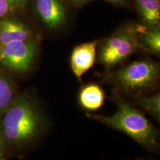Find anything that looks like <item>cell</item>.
<instances>
[{
  "label": "cell",
  "instance_id": "6da1fadb",
  "mask_svg": "<svg viewBox=\"0 0 160 160\" xmlns=\"http://www.w3.org/2000/svg\"><path fill=\"white\" fill-rule=\"evenodd\" d=\"M118 109L107 116L87 113L88 118L97 120L111 129L121 132L150 151L158 147L159 132L144 114L120 97L114 98Z\"/></svg>",
  "mask_w": 160,
  "mask_h": 160
},
{
  "label": "cell",
  "instance_id": "7a4b0ae2",
  "mask_svg": "<svg viewBox=\"0 0 160 160\" xmlns=\"http://www.w3.org/2000/svg\"><path fill=\"white\" fill-rule=\"evenodd\" d=\"M42 125L40 114L34 105L26 98H22L14 104L3 120L6 138L16 142L33 139L40 132Z\"/></svg>",
  "mask_w": 160,
  "mask_h": 160
},
{
  "label": "cell",
  "instance_id": "3957f363",
  "mask_svg": "<svg viewBox=\"0 0 160 160\" xmlns=\"http://www.w3.org/2000/svg\"><path fill=\"white\" fill-rule=\"evenodd\" d=\"M159 77L158 63L149 60H139L117 71L112 80L119 91L139 96L143 92L152 89Z\"/></svg>",
  "mask_w": 160,
  "mask_h": 160
},
{
  "label": "cell",
  "instance_id": "277c9868",
  "mask_svg": "<svg viewBox=\"0 0 160 160\" xmlns=\"http://www.w3.org/2000/svg\"><path fill=\"white\" fill-rule=\"evenodd\" d=\"M98 46V59L104 67L111 68L122 62L139 49L137 24L120 28L110 37L103 39Z\"/></svg>",
  "mask_w": 160,
  "mask_h": 160
},
{
  "label": "cell",
  "instance_id": "5b68a950",
  "mask_svg": "<svg viewBox=\"0 0 160 160\" xmlns=\"http://www.w3.org/2000/svg\"><path fill=\"white\" fill-rule=\"evenodd\" d=\"M36 51L34 42L12 40L0 48V61L14 71L25 72L33 62Z\"/></svg>",
  "mask_w": 160,
  "mask_h": 160
},
{
  "label": "cell",
  "instance_id": "8992f818",
  "mask_svg": "<svg viewBox=\"0 0 160 160\" xmlns=\"http://www.w3.org/2000/svg\"><path fill=\"white\" fill-rule=\"evenodd\" d=\"M36 8L42 22L50 29H59L67 22V10L61 0H36Z\"/></svg>",
  "mask_w": 160,
  "mask_h": 160
},
{
  "label": "cell",
  "instance_id": "52a82bcc",
  "mask_svg": "<svg viewBox=\"0 0 160 160\" xmlns=\"http://www.w3.org/2000/svg\"><path fill=\"white\" fill-rule=\"evenodd\" d=\"M103 39L84 43L75 47L70 58V65L76 78L81 81V77L92 68L96 61V48Z\"/></svg>",
  "mask_w": 160,
  "mask_h": 160
},
{
  "label": "cell",
  "instance_id": "ba28073f",
  "mask_svg": "<svg viewBox=\"0 0 160 160\" xmlns=\"http://www.w3.org/2000/svg\"><path fill=\"white\" fill-rule=\"evenodd\" d=\"M105 92L97 84L90 83L82 87L78 96L80 106L88 112L100 109L105 101Z\"/></svg>",
  "mask_w": 160,
  "mask_h": 160
},
{
  "label": "cell",
  "instance_id": "9c48e42d",
  "mask_svg": "<svg viewBox=\"0 0 160 160\" xmlns=\"http://www.w3.org/2000/svg\"><path fill=\"white\" fill-rule=\"evenodd\" d=\"M137 32L139 49L152 53H160V26L137 24Z\"/></svg>",
  "mask_w": 160,
  "mask_h": 160
},
{
  "label": "cell",
  "instance_id": "30bf717a",
  "mask_svg": "<svg viewBox=\"0 0 160 160\" xmlns=\"http://www.w3.org/2000/svg\"><path fill=\"white\" fill-rule=\"evenodd\" d=\"M135 2L144 25L160 26V0H135Z\"/></svg>",
  "mask_w": 160,
  "mask_h": 160
},
{
  "label": "cell",
  "instance_id": "8fae6325",
  "mask_svg": "<svg viewBox=\"0 0 160 160\" xmlns=\"http://www.w3.org/2000/svg\"><path fill=\"white\" fill-rule=\"evenodd\" d=\"M137 103L142 109L152 116L157 122H160V93L149 96H139L137 99Z\"/></svg>",
  "mask_w": 160,
  "mask_h": 160
},
{
  "label": "cell",
  "instance_id": "7c38bea8",
  "mask_svg": "<svg viewBox=\"0 0 160 160\" xmlns=\"http://www.w3.org/2000/svg\"><path fill=\"white\" fill-rule=\"evenodd\" d=\"M7 23L12 40L27 41L31 37L29 29L21 23L7 20Z\"/></svg>",
  "mask_w": 160,
  "mask_h": 160
},
{
  "label": "cell",
  "instance_id": "4fadbf2b",
  "mask_svg": "<svg viewBox=\"0 0 160 160\" xmlns=\"http://www.w3.org/2000/svg\"><path fill=\"white\" fill-rule=\"evenodd\" d=\"M12 98L11 87L4 78L0 76V110L7 106Z\"/></svg>",
  "mask_w": 160,
  "mask_h": 160
},
{
  "label": "cell",
  "instance_id": "5bb4252c",
  "mask_svg": "<svg viewBox=\"0 0 160 160\" xmlns=\"http://www.w3.org/2000/svg\"><path fill=\"white\" fill-rule=\"evenodd\" d=\"M0 40L2 45L12 41L7 20H4L0 23Z\"/></svg>",
  "mask_w": 160,
  "mask_h": 160
},
{
  "label": "cell",
  "instance_id": "9a60e30c",
  "mask_svg": "<svg viewBox=\"0 0 160 160\" xmlns=\"http://www.w3.org/2000/svg\"><path fill=\"white\" fill-rule=\"evenodd\" d=\"M8 4L7 0H0V17L6 15L8 12Z\"/></svg>",
  "mask_w": 160,
  "mask_h": 160
},
{
  "label": "cell",
  "instance_id": "2e32d148",
  "mask_svg": "<svg viewBox=\"0 0 160 160\" xmlns=\"http://www.w3.org/2000/svg\"><path fill=\"white\" fill-rule=\"evenodd\" d=\"M76 7H81L92 0H70Z\"/></svg>",
  "mask_w": 160,
  "mask_h": 160
},
{
  "label": "cell",
  "instance_id": "e0dca14e",
  "mask_svg": "<svg viewBox=\"0 0 160 160\" xmlns=\"http://www.w3.org/2000/svg\"><path fill=\"white\" fill-rule=\"evenodd\" d=\"M104 1H106L110 3H112V4H113L114 5H116V6L122 5V4H125V2H126V0H104Z\"/></svg>",
  "mask_w": 160,
  "mask_h": 160
},
{
  "label": "cell",
  "instance_id": "ac0fdd59",
  "mask_svg": "<svg viewBox=\"0 0 160 160\" xmlns=\"http://www.w3.org/2000/svg\"><path fill=\"white\" fill-rule=\"evenodd\" d=\"M8 2V1H10V2H13V1H17V2H18V1H24V0H7Z\"/></svg>",
  "mask_w": 160,
  "mask_h": 160
}]
</instances>
